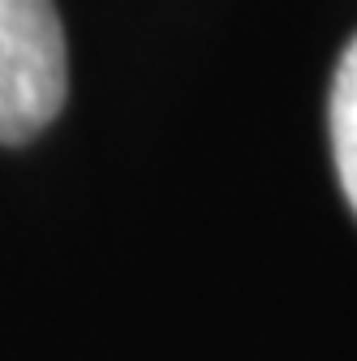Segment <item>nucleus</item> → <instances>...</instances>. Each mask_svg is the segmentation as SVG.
I'll return each instance as SVG.
<instances>
[{
	"mask_svg": "<svg viewBox=\"0 0 357 361\" xmlns=\"http://www.w3.org/2000/svg\"><path fill=\"white\" fill-rule=\"evenodd\" d=\"M327 129H332V159L340 190L357 215V35L340 52L336 78H332V99H327Z\"/></svg>",
	"mask_w": 357,
	"mask_h": 361,
	"instance_id": "obj_2",
	"label": "nucleus"
},
{
	"mask_svg": "<svg viewBox=\"0 0 357 361\" xmlns=\"http://www.w3.org/2000/svg\"><path fill=\"white\" fill-rule=\"evenodd\" d=\"M69 61L52 0H0V142L39 138L65 108Z\"/></svg>",
	"mask_w": 357,
	"mask_h": 361,
	"instance_id": "obj_1",
	"label": "nucleus"
}]
</instances>
